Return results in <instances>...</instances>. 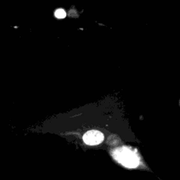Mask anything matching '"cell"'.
Here are the masks:
<instances>
[{
    "label": "cell",
    "mask_w": 180,
    "mask_h": 180,
    "mask_svg": "<svg viewBox=\"0 0 180 180\" xmlns=\"http://www.w3.org/2000/svg\"><path fill=\"white\" fill-rule=\"evenodd\" d=\"M114 158L124 166L134 168L139 166V157L134 150L127 146L115 149L112 152Z\"/></svg>",
    "instance_id": "1"
},
{
    "label": "cell",
    "mask_w": 180,
    "mask_h": 180,
    "mask_svg": "<svg viewBox=\"0 0 180 180\" xmlns=\"http://www.w3.org/2000/svg\"><path fill=\"white\" fill-rule=\"evenodd\" d=\"M104 139V134L97 130H91L84 134L83 140L89 145H96L103 141Z\"/></svg>",
    "instance_id": "2"
},
{
    "label": "cell",
    "mask_w": 180,
    "mask_h": 180,
    "mask_svg": "<svg viewBox=\"0 0 180 180\" xmlns=\"http://www.w3.org/2000/svg\"><path fill=\"white\" fill-rule=\"evenodd\" d=\"M66 16V11H64L63 9H57L56 11H55V16L58 18H64Z\"/></svg>",
    "instance_id": "3"
}]
</instances>
